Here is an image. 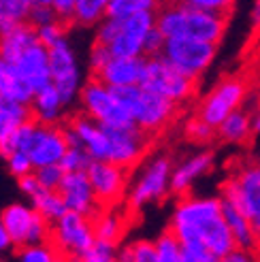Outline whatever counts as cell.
<instances>
[{
	"mask_svg": "<svg viewBox=\"0 0 260 262\" xmlns=\"http://www.w3.org/2000/svg\"><path fill=\"white\" fill-rule=\"evenodd\" d=\"M156 13V28L166 38L177 34H190L203 41L220 43L226 32V15L201 11L184 5L181 0H160Z\"/></svg>",
	"mask_w": 260,
	"mask_h": 262,
	"instance_id": "6da1fadb",
	"label": "cell"
},
{
	"mask_svg": "<svg viewBox=\"0 0 260 262\" xmlns=\"http://www.w3.org/2000/svg\"><path fill=\"white\" fill-rule=\"evenodd\" d=\"M118 100L124 104V109L130 113L133 122L145 130L147 135H158L160 130L173 120L177 111V104L168 98H162L154 92L137 85H124V88H111Z\"/></svg>",
	"mask_w": 260,
	"mask_h": 262,
	"instance_id": "7a4b0ae2",
	"label": "cell"
},
{
	"mask_svg": "<svg viewBox=\"0 0 260 262\" xmlns=\"http://www.w3.org/2000/svg\"><path fill=\"white\" fill-rule=\"evenodd\" d=\"M79 102L85 115H90L94 122L100 126H111V128H124V126H135L130 113L124 109V104L113 94V90L102 83L100 79L92 75V79L81 83L79 90Z\"/></svg>",
	"mask_w": 260,
	"mask_h": 262,
	"instance_id": "3957f363",
	"label": "cell"
},
{
	"mask_svg": "<svg viewBox=\"0 0 260 262\" xmlns=\"http://www.w3.org/2000/svg\"><path fill=\"white\" fill-rule=\"evenodd\" d=\"M194 83H197V79L177 71L162 56L145 58V67H143V75L139 81L141 88H145L162 98L173 100L175 104L188 100L194 94Z\"/></svg>",
	"mask_w": 260,
	"mask_h": 262,
	"instance_id": "277c9868",
	"label": "cell"
},
{
	"mask_svg": "<svg viewBox=\"0 0 260 262\" xmlns=\"http://www.w3.org/2000/svg\"><path fill=\"white\" fill-rule=\"evenodd\" d=\"M215 51H218V43L194 38L190 34H177V36H168L164 41L162 58L168 60L184 75L199 79L211 67Z\"/></svg>",
	"mask_w": 260,
	"mask_h": 262,
	"instance_id": "5b68a950",
	"label": "cell"
},
{
	"mask_svg": "<svg viewBox=\"0 0 260 262\" xmlns=\"http://www.w3.org/2000/svg\"><path fill=\"white\" fill-rule=\"evenodd\" d=\"M94 241L92 217L81 215L77 211H64L49 226V243L54 245L60 258L79 260L83 252Z\"/></svg>",
	"mask_w": 260,
	"mask_h": 262,
	"instance_id": "8992f818",
	"label": "cell"
},
{
	"mask_svg": "<svg viewBox=\"0 0 260 262\" xmlns=\"http://www.w3.org/2000/svg\"><path fill=\"white\" fill-rule=\"evenodd\" d=\"M47 56H49L51 85L58 90L64 107H71L81 90V69L69 38L64 36L58 43L47 47Z\"/></svg>",
	"mask_w": 260,
	"mask_h": 262,
	"instance_id": "52a82bcc",
	"label": "cell"
},
{
	"mask_svg": "<svg viewBox=\"0 0 260 262\" xmlns=\"http://www.w3.org/2000/svg\"><path fill=\"white\" fill-rule=\"evenodd\" d=\"M222 196L248 215L260 243V164H248L232 175L224 183Z\"/></svg>",
	"mask_w": 260,
	"mask_h": 262,
	"instance_id": "ba28073f",
	"label": "cell"
},
{
	"mask_svg": "<svg viewBox=\"0 0 260 262\" xmlns=\"http://www.w3.org/2000/svg\"><path fill=\"white\" fill-rule=\"evenodd\" d=\"M0 220L11 237L13 247H21V245H30V243H43L49 241V222L38 215L34 211L32 205H9L3 213H0Z\"/></svg>",
	"mask_w": 260,
	"mask_h": 262,
	"instance_id": "9c48e42d",
	"label": "cell"
},
{
	"mask_svg": "<svg viewBox=\"0 0 260 262\" xmlns=\"http://www.w3.org/2000/svg\"><path fill=\"white\" fill-rule=\"evenodd\" d=\"M102 128H105L107 143H109L107 160L126 168V171L137 166L147 151L151 135L141 130L137 124L124 126V128H111V126H102Z\"/></svg>",
	"mask_w": 260,
	"mask_h": 262,
	"instance_id": "30bf717a",
	"label": "cell"
},
{
	"mask_svg": "<svg viewBox=\"0 0 260 262\" xmlns=\"http://www.w3.org/2000/svg\"><path fill=\"white\" fill-rule=\"evenodd\" d=\"M171 171H173V164H171V158H166V156H158L156 160H151L145 166V171L141 173V177L137 179L133 190H130L128 207L139 211L145 205L164 199V194L168 192Z\"/></svg>",
	"mask_w": 260,
	"mask_h": 262,
	"instance_id": "8fae6325",
	"label": "cell"
},
{
	"mask_svg": "<svg viewBox=\"0 0 260 262\" xmlns=\"http://www.w3.org/2000/svg\"><path fill=\"white\" fill-rule=\"evenodd\" d=\"M85 175L100 207H113L124 199L128 183L126 168L109 160H92L85 168Z\"/></svg>",
	"mask_w": 260,
	"mask_h": 262,
	"instance_id": "7c38bea8",
	"label": "cell"
},
{
	"mask_svg": "<svg viewBox=\"0 0 260 262\" xmlns=\"http://www.w3.org/2000/svg\"><path fill=\"white\" fill-rule=\"evenodd\" d=\"M156 13L154 11H139L128 17H122L120 32L109 43L111 56H143V38L154 28Z\"/></svg>",
	"mask_w": 260,
	"mask_h": 262,
	"instance_id": "4fadbf2b",
	"label": "cell"
},
{
	"mask_svg": "<svg viewBox=\"0 0 260 262\" xmlns=\"http://www.w3.org/2000/svg\"><path fill=\"white\" fill-rule=\"evenodd\" d=\"M243 98H245V81L226 79L205 98V102L201 104L199 117L215 128L230 111H235V109L241 107Z\"/></svg>",
	"mask_w": 260,
	"mask_h": 262,
	"instance_id": "5bb4252c",
	"label": "cell"
},
{
	"mask_svg": "<svg viewBox=\"0 0 260 262\" xmlns=\"http://www.w3.org/2000/svg\"><path fill=\"white\" fill-rule=\"evenodd\" d=\"M58 192H60L62 201H64V205H67L69 211H77L81 215L92 217L100 209L96 196L92 192V186H90V179H88L85 171H69V173H64Z\"/></svg>",
	"mask_w": 260,
	"mask_h": 262,
	"instance_id": "9a60e30c",
	"label": "cell"
},
{
	"mask_svg": "<svg viewBox=\"0 0 260 262\" xmlns=\"http://www.w3.org/2000/svg\"><path fill=\"white\" fill-rule=\"evenodd\" d=\"M13 64V69L17 71V75L28 83L34 92L41 90L43 85L51 83V73H49V56H47V47L41 43H32L30 47H26L21 54L9 62Z\"/></svg>",
	"mask_w": 260,
	"mask_h": 262,
	"instance_id": "2e32d148",
	"label": "cell"
},
{
	"mask_svg": "<svg viewBox=\"0 0 260 262\" xmlns=\"http://www.w3.org/2000/svg\"><path fill=\"white\" fill-rule=\"evenodd\" d=\"M143 67H145V56H111V60L98 73H94V77L109 88L137 85L141 81Z\"/></svg>",
	"mask_w": 260,
	"mask_h": 262,
	"instance_id": "e0dca14e",
	"label": "cell"
},
{
	"mask_svg": "<svg viewBox=\"0 0 260 262\" xmlns=\"http://www.w3.org/2000/svg\"><path fill=\"white\" fill-rule=\"evenodd\" d=\"M220 213H222L226 226L232 234V241H235V247H241V250H248L252 254L260 252V243L256 239V232L252 228V222L248 220L241 209L237 205H232L228 199L220 196Z\"/></svg>",
	"mask_w": 260,
	"mask_h": 262,
	"instance_id": "ac0fdd59",
	"label": "cell"
},
{
	"mask_svg": "<svg viewBox=\"0 0 260 262\" xmlns=\"http://www.w3.org/2000/svg\"><path fill=\"white\" fill-rule=\"evenodd\" d=\"M190 226L197 228V232H199V237L203 239L205 247L213 254V258L218 262L224 260V256L232 250V247H235V241H232V234H230V230L226 226L222 213H218L213 217H207V220L199 222V224H190Z\"/></svg>",
	"mask_w": 260,
	"mask_h": 262,
	"instance_id": "d6986e66",
	"label": "cell"
},
{
	"mask_svg": "<svg viewBox=\"0 0 260 262\" xmlns=\"http://www.w3.org/2000/svg\"><path fill=\"white\" fill-rule=\"evenodd\" d=\"M69 124L77 133V137H79L81 147L88 151L90 158L92 160H107L109 143H107L105 128H102L98 122H94L92 117L85 115V113L75 115Z\"/></svg>",
	"mask_w": 260,
	"mask_h": 262,
	"instance_id": "ffe728a7",
	"label": "cell"
},
{
	"mask_svg": "<svg viewBox=\"0 0 260 262\" xmlns=\"http://www.w3.org/2000/svg\"><path fill=\"white\" fill-rule=\"evenodd\" d=\"M211 164H213V154L211 151H203V154L192 156L190 160H186L184 164H179L177 168L171 171L168 192H173L177 196L188 194V190L192 188V183L209 171Z\"/></svg>",
	"mask_w": 260,
	"mask_h": 262,
	"instance_id": "44dd1931",
	"label": "cell"
},
{
	"mask_svg": "<svg viewBox=\"0 0 260 262\" xmlns=\"http://www.w3.org/2000/svg\"><path fill=\"white\" fill-rule=\"evenodd\" d=\"M64 102L58 94V90L47 83L41 90L34 92V96L30 100V113L36 122L41 124H60L62 113H64Z\"/></svg>",
	"mask_w": 260,
	"mask_h": 262,
	"instance_id": "7402d4cb",
	"label": "cell"
},
{
	"mask_svg": "<svg viewBox=\"0 0 260 262\" xmlns=\"http://www.w3.org/2000/svg\"><path fill=\"white\" fill-rule=\"evenodd\" d=\"M36 41L38 38L34 26H30L28 21L13 24L11 28L0 32V56H3L5 62H13L26 47H30Z\"/></svg>",
	"mask_w": 260,
	"mask_h": 262,
	"instance_id": "603a6c76",
	"label": "cell"
},
{
	"mask_svg": "<svg viewBox=\"0 0 260 262\" xmlns=\"http://www.w3.org/2000/svg\"><path fill=\"white\" fill-rule=\"evenodd\" d=\"M218 213H220V199H194V196H186V199H181L177 203L173 220L199 224V222L213 217Z\"/></svg>",
	"mask_w": 260,
	"mask_h": 262,
	"instance_id": "cb8c5ba5",
	"label": "cell"
},
{
	"mask_svg": "<svg viewBox=\"0 0 260 262\" xmlns=\"http://www.w3.org/2000/svg\"><path fill=\"white\" fill-rule=\"evenodd\" d=\"M0 96L21 102V104H30V100L34 96V90L17 75V71L13 69V64H9L5 60L0 62Z\"/></svg>",
	"mask_w": 260,
	"mask_h": 262,
	"instance_id": "d4e9b609",
	"label": "cell"
},
{
	"mask_svg": "<svg viewBox=\"0 0 260 262\" xmlns=\"http://www.w3.org/2000/svg\"><path fill=\"white\" fill-rule=\"evenodd\" d=\"M92 230H94L96 239L120 243L124 237V230H126V222L120 213L111 211L109 207H100L92 215Z\"/></svg>",
	"mask_w": 260,
	"mask_h": 262,
	"instance_id": "484cf974",
	"label": "cell"
},
{
	"mask_svg": "<svg viewBox=\"0 0 260 262\" xmlns=\"http://www.w3.org/2000/svg\"><path fill=\"white\" fill-rule=\"evenodd\" d=\"M215 130L220 133V137L228 143H243L252 135V117L248 113L235 109L215 126Z\"/></svg>",
	"mask_w": 260,
	"mask_h": 262,
	"instance_id": "4316f807",
	"label": "cell"
},
{
	"mask_svg": "<svg viewBox=\"0 0 260 262\" xmlns=\"http://www.w3.org/2000/svg\"><path fill=\"white\" fill-rule=\"evenodd\" d=\"M30 104H21L15 100H9L0 96V145L3 141L15 130L19 124H24L26 120H30Z\"/></svg>",
	"mask_w": 260,
	"mask_h": 262,
	"instance_id": "83f0119b",
	"label": "cell"
},
{
	"mask_svg": "<svg viewBox=\"0 0 260 262\" xmlns=\"http://www.w3.org/2000/svg\"><path fill=\"white\" fill-rule=\"evenodd\" d=\"M30 203H32V207H34V211H36L38 215H43V217L49 222V224H51V222H56L64 211H69L58 190H43V188H41V190H38V192L32 196V199H30Z\"/></svg>",
	"mask_w": 260,
	"mask_h": 262,
	"instance_id": "f1b7e54d",
	"label": "cell"
},
{
	"mask_svg": "<svg viewBox=\"0 0 260 262\" xmlns=\"http://www.w3.org/2000/svg\"><path fill=\"white\" fill-rule=\"evenodd\" d=\"M109 0H73V17L71 21L79 26H96L107 15Z\"/></svg>",
	"mask_w": 260,
	"mask_h": 262,
	"instance_id": "f546056e",
	"label": "cell"
},
{
	"mask_svg": "<svg viewBox=\"0 0 260 262\" xmlns=\"http://www.w3.org/2000/svg\"><path fill=\"white\" fill-rule=\"evenodd\" d=\"M32 0H0V32L28 19Z\"/></svg>",
	"mask_w": 260,
	"mask_h": 262,
	"instance_id": "4dcf8cb0",
	"label": "cell"
},
{
	"mask_svg": "<svg viewBox=\"0 0 260 262\" xmlns=\"http://www.w3.org/2000/svg\"><path fill=\"white\" fill-rule=\"evenodd\" d=\"M160 0H109L107 3V15L109 17H128L139 11H156Z\"/></svg>",
	"mask_w": 260,
	"mask_h": 262,
	"instance_id": "1f68e13d",
	"label": "cell"
},
{
	"mask_svg": "<svg viewBox=\"0 0 260 262\" xmlns=\"http://www.w3.org/2000/svg\"><path fill=\"white\" fill-rule=\"evenodd\" d=\"M118 260L122 262H158L151 241H135L126 247H118Z\"/></svg>",
	"mask_w": 260,
	"mask_h": 262,
	"instance_id": "d6a6232c",
	"label": "cell"
},
{
	"mask_svg": "<svg viewBox=\"0 0 260 262\" xmlns=\"http://www.w3.org/2000/svg\"><path fill=\"white\" fill-rule=\"evenodd\" d=\"M17 258L21 262H56L60 256L49 241H43L17 247Z\"/></svg>",
	"mask_w": 260,
	"mask_h": 262,
	"instance_id": "836d02e7",
	"label": "cell"
},
{
	"mask_svg": "<svg viewBox=\"0 0 260 262\" xmlns=\"http://www.w3.org/2000/svg\"><path fill=\"white\" fill-rule=\"evenodd\" d=\"M154 247H156V260L158 262H181V245L168 228L156 239Z\"/></svg>",
	"mask_w": 260,
	"mask_h": 262,
	"instance_id": "e575fe53",
	"label": "cell"
},
{
	"mask_svg": "<svg viewBox=\"0 0 260 262\" xmlns=\"http://www.w3.org/2000/svg\"><path fill=\"white\" fill-rule=\"evenodd\" d=\"M79 260H83V262H113V260H118V243L94 237L92 245L83 252V256Z\"/></svg>",
	"mask_w": 260,
	"mask_h": 262,
	"instance_id": "d590c367",
	"label": "cell"
},
{
	"mask_svg": "<svg viewBox=\"0 0 260 262\" xmlns=\"http://www.w3.org/2000/svg\"><path fill=\"white\" fill-rule=\"evenodd\" d=\"M32 173L43 190H58L64 177V168L60 164H45V166H36Z\"/></svg>",
	"mask_w": 260,
	"mask_h": 262,
	"instance_id": "8d00e7d4",
	"label": "cell"
},
{
	"mask_svg": "<svg viewBox=\"0 0 260 262\" xmlns=\"http://www.w3.org/2000/svg\"><path fill=\"white\" fill-rule=\"evenodd\" d=\"M90 162H92V158H90L83 147H67L58 164L64 168V173H69V171H85Z\"/></svg>",
	"mask_w": 260,
	"mask_h": 262,
	"instance_id": "74e56055",
	"label": "cell"
},
{
	"mask_svg": "<svg viewBox=\"0 0 260 262\" xmlns=\"http://www.w3.org/2000/svg\"><path fill=\"white\" fill-rule=\"evenodd\" d=\"M34 30H36L38 43L45 45V47H51L54 43H58L60 38L67 36V21L56 19V21H49V24L38 26V28H34Z\"/></svg>",
	"mask_w": 260,
	"mask_h": 262,
	"instance_id": "f35d334b",
	"label": "cell"
},
{
	"mask_svg": "<svg viewBox=\"0 0 260 262\" xmlns=\"http://www.w3.org/2000/svg\"><path fill=\"white\" fill-rule=\"evenodd\" d=\"M5 160H7V168H9V173L13 177H21L26 173H32L34 171V166L28 158V154L21 151V149H15V151H11L9 156H5Z\"/></svg>",
	"mask_w": 260,
	"mask_h": 262,
	"instance_id": "ab89813d",
	"label": "cell"
},
{
	"mask_svg": "<svg viewBox=\"0 0 260 262\" xmlns=\"http://www.w3.org/2000/svg\"><path fill=\"white\" fill-rule=\"evenodd\" d=\"M213 135H215V128L209 126L205 120H201V117H194V120H190L188 126H186V137L190 141L205 143V141H211Z\"/></svg>",
	"mask_w": 260,
	"mask_h": 262,
	"instance_id": "60d3db41",
	"label": "cell"
},
{
	"mask_svg": "<svg viewBox=\"0 0 260 262\" xmlns=\"http://www.w3.org/2000/svg\"><path fill=\"white\" fill-rule=\"evenodd\" d=\"M164 41H166V36L156 28H154L145 34V38H143V49H141V54L145 56V58H154V56H162V49H164Z\"/></svg>",
	"mask_w": 260,
	"mask_h": 262,
	"instance_id": "b9f144b4",
	"label": "cell"
},
{
	"mask_svg": "<svg viewBox=\"0 0 260 262\" xmlns=\"http://www.w3.org/2000/svg\"><path fill=\"white\" fill-rule=\"evenodd\" d=\"M184 5L201 9V11H211L220 13V15H228V11L235 5V0H181Z\"/></svg>",
	"mask_w": 260,
	"mask_h": 262,
	"instance_id": "7bdbcfd3",
	"label": "cell"
},
{
	"mask_svg": "<svg viewBox=\"0 0 260 262\" xmlns=\"http://www.w3.org/2000/svg\"><path fill=\"white\" fill-rule=\"evenodd\" d=\"M58 15H56V11L51 9V5L47 3H41V5H32L30 7V13H28V21L30 26H34V28H38V26H43V24H49V21H56Z\"/></svg>",
	"mask_w": 260,
	"mask_h": 262,
	"instance_id": "ee69618b",
	"label": "cell"
},
{
	"mask_svg": "<svg viewBox=\"0 0 260 262\" xmlns=\"http://www.w3.org/2000/svg\"><path fill=\"white\" fill-rule=\"evenodd\" d=\"M109 60H111L109 45H102V43L94 41V45L90 47V54H88V64H90V71H92V75L98 73Z\"/></svg>",
	"mask_w": 260,
	"mask_h": 262,
	"instance_id": "f6af8a7d",
	"label": "cell"
},
{
	"mask_svg": "<svg viewBox=\"0 0 260 262\" xmlns=\"http://www.w3.org/2000/svg\"><path fill=\"white\" fill-rule=\"evenodd\" d=\"M49 5H51V9L56 11L58 19L71 21V17H73V0H49Z\"/></svg>",
	"mask_w": 260,
	"mask_h": 262,
	"instance_id": "bcb514c9",
	"label": "cell"
},
{
	"mask_svg": "<svg viewBox=\"0 0 260 262\" xmlns=\"http://www.w3.org/2000/svg\"><path fill=\"white\" fill-rule=\"evenodd\" d=\"M17 181H19V188H21V192L28 196V199H32V196L41 190V186H38V181H36V177H34V173H26V175H21V177H17Z\"/></svg>",
	"mask_w": 260,
	"mask_h": 262,
	"instance_id": "7dc6e473",
	"label": "cell"
},
{
	"mask_svg": "<svg viewBox=\"0 0 260 262\" xmlns=\"http://www.w3.org/2000/svg\"><path fill=\"white\" fill-rule=\"evenodd\" d=\"M248 260H252V252L241 250V247H232L224 256V262H248Z\"/></svg>",
	"mask_w": 260,
	"mask_h": 262,
	"instance_id": "c3c4849f",
	"label": "cell"
},
{
	"mask_svg": "<svg viewBox=\"0 0 260 262\" xmlns=\"http://www.w3.org/2000/svg\"><path fill=\"white\" fill-rule=\"evenodd\" d=\"M13 250V243H11V237H9V232L3 224V220H0V256L3 254H9Z\"/></svg>",
	"mask_w": 260,
	"mask_h": 262,
	"instance_id": "681fc988",
	"label": "cell"
},
{
	"mask_svg": "<svg viewBox=\"0 0 260 262\" xmlns=\"http://www.w3.org/2000/svg\"><path fill=\"white\" fill-rule=\"evenodd\" d=\"M252 21H254V26H260V0H256V5H254V11H252Z\"/></svg>",
	"mask_w": 260,
	"mask_h": 262,
	"instance_id": "f907efd6",
	"label": "cell"
},
{
	"mask_svg": "<svg viewBox=\"0 0 260 262\" xmlns=\"http://www.w3.org/2000/svg\"><path fill=\"white\" fill-rule=\"evenodd\" d=\"M252 130H256V133H260V111L256 113V117L252 120Z\"/></svg>",
	"mask_w": 260,
	"mask_h": 262,
	"instance_id": "816d5d0a",
	"label": "cell"
},
{
	"mask_svg": "<svg viewBox=\"0 0 260 262\" xmlns=\"http://www.w3.org/2000/svg\"><path fill=\"white\" fill-rule=\"evenodd\" d=\"M41 3H47L49 5V0H32V5H41Z\"/></svg>",
	"mask_w": 260,
	"mask_h": 262,
	"instance_id": "f5cc1de1",
	"label": "cell"
},
{
	"mask_svg": "<svg viewBox=\"0 0 260 262\" xmlns=\"http://www.w3.org/2000/svg\"><path fill=\"white\" fill-rule=\"evenodd\" d=\"M0 62H3V56H0Z\"/></svg>",
	"mask_w": 260,
	"mask_h": 262,
	"instance_id": "db71d44e",
	"label": "cell"
}]
</instances>
